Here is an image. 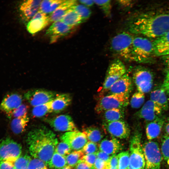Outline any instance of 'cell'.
<instances>
[{
    "label": "cell",
    "instance_id": "obj_1",
    "mask_svg": "<svg viewBox=\"0 0 169 169\" xmlns=\"http://www.w3.org/2000/svg\"><path fill=\"white\" fill-rule=\"evenodd\" d=\"M128 28L132 34L156 38L169 31V11L140 15L129 23Z\"/></svg>",
    "mask_w": 169,
    "mask_h": 169
},
{
    "label": "cell",
    "instance_id": "obj_2",
    "mask_svg": "<svg viewBox=\"0 0 169 169\" xmlns=\"http://www.w3.org/2000/svg\"><path fill=\"white\" fill-rule=\"evenodd\" d=\"M27 142L31 156L42 161L47 165L58 143L55 134L44 125L30 131L28 134Z\"/></svg>",
    "mask_w": 169,
    "mask_h": 169
},
{
    "label": "cell",
    "instance_id": "obj_3",
    "mask_svg": "<svg viewBox=\"0 0 169 169\" xmlns=\"http://www.w3.org/2000/svg\"><path fill=\"white\" fill-rule=\"evenodd\" d=\"M134 36L129 32L118 33L112 38L110 43L111 50L120 57L127 61H133L132 55Z\"/></svg>",
    "mask_w": 169,
    "mask_h": 169
},
{
    "label": "cell",
    "instance_id": "obj_4",
    "mask_svg": "<svg viewBox=\"0 0 169 169\" xmlns=\"http://www.w3.org/2000/svg\"><path fill=\"white\" fill-rule=\"evenodd\" d=\"M153 53L152 43L145 37L134 36L132 48L133 61L144 63L149 62Z\"/></svg>",
    "mask_w": 169,
    "mask_h": 169
},
{
    "label": "cell",
    "instance_id": "obj_5",
    "mask_svg": "<svg viewBox=\"0 0 169 169\" xmlns=\"http://www.w3.org/2000/svg\"><path fill=\"white\" fill-rule=\"evenodd\" d=\"M141 134L136 131L130 141L128 169H145V161L141 143Z\"/></svg>",
    "mask_w": 169,
    "mask_h": 169
},
{
    "label": "cell",
    "instance_id": "obj_6",
    "mask_svg": "<svg viewBox=\"0 0 169 169\" xmlns=\"http://www.w3.org/2000/svg\"><path fill=\"white\" fill-rule=\"evenodd\" d=\"M129 95L122 94H110L101 98L95 107L98 114L113 109H124L129 103Z\"/></svg>",
    "mask_w": 169,
    "mask_h": 169
},
{
    "label": "cell",
    "instance_id": "obj_7",
    "mask_svg": "<svg viewBox=\"0 0 169 169\" xmlns=\"http://www.w3.org/2000/svg\"><path fill=\"white\" fill-rule=\"evenodd\" d=\"M145 161V169H161L162 155L158 143L149 141L142 145Z\"/></svg>",
    "mask_w": 169,
    "mask_h": 169
},
{
    "label": "cell",
    "instance_id": "obj_8",
    "mask_svg": "<svg viewBox=\"0 0 169 169\" xmlns=\"http://www.w3.org/2000/svg\"><path fill=\"white\" fill-rule=\"evenodd\" d=\"M132 78L137 91L145 94L151 90L154 76L152 73L148 69L142 67H137L134 71Z\"/></svg>",
    "mask_w": 169,
    "mask_h": 169
},
{
    "label": "cell",
    "instance_id": "obj_9",
    "mask_svg": "<svg viewBox=\"0 0 169 169\" xmlns=\"http://www.w3.org/2000/svg\"><path fill=\"white\" fill-rule=\"evenodd\" d=\"M20 145L10 138L0 141V161L13 162L21 155Z\"/></svg>",
    "mask_w": 169,
    "mask_h": 169
},
{
    "label": "cell",
    "instance_id": "obj_10",
    "mask_svg": "<svg viewBox=\"0 0 169 169\" xmlns=\"http://www.w3.org/2000/svg\"><path fill=\"white\" fill-rule=\"evenodd\" d=\"M126 73V68L121 61L118 59L114 60L107 69L103 84V90L108 91L113 83Z\"/></svg>",
    "mask_w": 169,
    "mask_h": 169
},
{
    "label": "cell",
    "instance_id": "obj_11",
    "mask_svg": "<svg viewBox=\"0 0 169 169\" xmlns=\"http://www.w3.org/2000/svg\"><path fill=\"white\" fill-rule=\"evenodd\" d=\"M57 94L52 91L36 89L27 91L24 94V97L33 107L52 101Z\"/></svg>",
    "mask_w": 169,
    "mask_h": 169
},
{
    "label": "cell",
    "instance_id": "obj_12",
    "mask_svg": "<svg viewBox=\"0 0 169 169\" xmlns=\"http://www.w3.org/2000/svg\"><path fill=\"white\" fill-rule=\"evenodd\" d=\"M60 138L69 146L72 151H82L88 141L85 135L78 130L66 132Z\"/></svg>",
    "mask_w": 169,
    "mask_h": 169
},
{
    "label": "cell",
    "instance_id": "obj_13",
    "mask_svg": "<svg viewBox=\"0 0 169 169\" xmlns=\"http://www.w3.org/2000/svg\"><path fill=\"white\" fill-rule=\"evenodd\" d=\"M50 126L55 131L68 132L78 131L71 116L67 114L58 115L47 120Z\"/></svg>",
    "mask_w": 169,
    "mask_h": 169
},
{
    "label": "cell",
    "instance_id": "obj_14",
    "mask_svg": "<svg viewBox=\"0 0 169 169\" xmlns=\"http://www.w3.org/2000/svg\"><path fill=\"white\" fill-rule=\"evenodd\" d=\"M103 126L105 130L115 138L126 139L130 135L129 127L123 120L110 122H104Z\"/></svg>",
    "mask_w": 169,
    "mask_h": 169
},
{
    "label": "cell",
    "instance_id": "obj_15",
    "mask_svg": "<svg viewBox=\"0 0 169 169\" xmlns=\"http://www.w3.org/2000/svg\"><path fill=\"white\" fill-rule=\"evenodd\" d=\"M73 28L60 20L53 23L47 30L46 34L50 38V43L52 44L68 35Z\"/></svg>",
    "mask_w": 169,
    "mask_h": 169
},
{
    "label": "cell",
    "instance_id": "obj_16",
    "mask_svg": "<svg viewBox=\"0 0 169 169\" xmlns=\"http://www.w3.org/2000/svg\"><path fill=\"white\" fill-rule=\"evenodd\" d=\"M163 110L150 100L147 101L136 113L139 118L150 122L161 116Z\"/></svg>",
    "mask_w": 169,
    "mask_h": 169
},
{
    "label": "cell",
    "instance_id": "obj_17",
    "mask_svg": "<svg viewBox=\"0 0 169 169\" xmlns=\"http://www.w3.org/2000/svg\"><path fill=\"white\" fill-rule=\"evenodd\" d=\"M22 98L17 93H11L6 95L3 98L0 105L1 110L7 117H12L13 111L22 104Z\"/></svg>",
    "mask_w": 169,
    "mask_h": 169
},
{
    "label": "cell",
    "instance_id": "obj_18",
    "mask_svg": "<svg viewBox=\"0 0 169 169\" xmlns=\"http://www.w3.org/2000/svg\"><path fill=\"white\" fill-rule=\"evenodd\" d=\"M133 87L132 79L126 73L113 83L108 91L109 94H122L129 95L132 90Z\"/></svg>",
    "mask_w": 169,
    "mask_h": 169
},
{
    "label": "cell",
    "instance_id": "obj_19",
    "mask_svg": "<svg viewBox=\"0 0 169 169\" xmlns=\"http://www.w3.org/2000/svg\"><path fill=\"white\" fill-rule=\"evenodd\" d=\"M50 22L49 16L38 10L28 23L27 29L30 33L34 34L42 30Z\"/></svg>",
    "mask_w": 169,
    "mask_h": 169
},
{
    "label": "cell",
    "instance_id": "obj_20",
    "mask_svg": "<svg viewBox=\"0 0 169 169\" xmlns=\"http://www.w3.org/2000/svg\"><path fill=\"white\" fill-rule=\"evenodd\" d=\"M165 122L164 118L161 116L152 121L149 122L146 128L147 139L151 141L160 135Z\"/></svg>",
    "mask_w": 169,
    "mask_h": 169
},
{
    "label": "cell",
    "instance_id": "obj_21",
    "mask_svg": "<svg viewBox=\"0 0 169 169\" xmlns=\"http://www.w3.org/2000/svg\"><path fill=\"white\" fill-rule=\"evenodd\" d=\"M98 144L100 150L111 156L115 154L122 148L120 141L117 138L113 137L105 138Z\"/></svg>",
    "mask_w": 169,
    "mask_h": 169
},
{
    "label": "cell",
    "instance_id": "obj_22",
    "mask_svg": "<svg viewBox=\"0 0 169 169\" xmlns=\"http://www.w3.org/2000/svg\"><path fill=\"white\" fill-rule=\"evenodd\" d=\"M154 54L162 57L169 54V31L152 43Z\"/></svg>",
    "mask_w": 169,
    "mask_h": 169
},
{
    "label": "cell",
    "instance_id": "obj_23",
    "mask_svg": "<svg viewBox=\"0 0 169 169\" xmlns=\"http://www.w3.org/2000/svg\"><path fill=\"white\" fill-rule=\"evenodd\" d=\"M72 97L68 93L58 94L52 100L53 112L59 113L65 109L71 103Z\"/></svg>",
    "mask_w": 169,
    "mask_h": 169
},
{
    "label": "cell",
    "instance_id": "obj_24",
    "mask_svg": "<svg viewBox=\"0 0 169 169\" xmlns=\"http://www.w3.org/2000/svg\"><path fill=\"white\" fill-rule=\"evenodd\" d=\"M77 3L76 0H65L50 13L49 16L50 22L61 20L67 11Z\"/></svg>",
    "mask_w": 169,
    "mask_h": 169
},
{
    "label": "cell",
    "instance_id": "obj_25",
    "mask_svg": "<svg viewBox=\"0 0 169 169\" xmlns=\"http://www.w3.org/2000/svg\"><path fill=\"white\" fill-rule=\"evenodd\" d=\"M41 0L25 1L21 5L20 10L27 20L31 19L38 10Z\"/></svg>",
    "mask_w": 169,
    "mask_h": 169
},
{
    "label": "cell",
    "instance_id": "obj_26",
    "mask_svg": "<svg viewBox=\"0 0 169 169\" xmlns=\"http://www.w3.org/2000/svg\"><path fill=\"white\" fill-rule=\"evenodd\" d=\"M150 100L163 110H166L168 109L169 103L166 93L162 87L156 89L151 92Z\"/></svg>",
    "mask_w": 169,
    "mask_h": 169
},
{
    "label": "cell",
    "instance_id": "obj_27",
    "mask_svg": "<svg viewBox=\"0 0 169 169\" xmlns=\"http://www.w3.org/2000/svg\"><path fill=\"white\" fill-rule=\"evenodd\" d=\"M29 121V118L27 115L18 118H14L11 123V127L13 132L16 134L23 132Z\"/></svg>",
    "mask_w": 169,
    "mask_h": 169
},
{
    "label": "cell",
    "instance_id": "obj_28",
    "mask_svg": "<svg viewBox=\"0 0 169 169\" xmlns=\"http://www.w3.org/2000/svg\"><path fill=\"white\" fill-rule=\"evenodd\" d=\"M105 122H110L123 120L124 117V109H113L107 110L103 113Z\"/></svg>",
    "mask_w": 169,
    "mask_h": 169
},
{
    "label": "cell",
    "instance_id": "obj_29",
    "mask_svg": "<svg viewBox=\"0 0 169 169\" xmlns=\"http://www.w3.org/2000/svg\"><path fill=\"white\" fill-rule=\"evenodd\" d=\"M60 21L74 27L82 23L80 16L72 8L67 11Z\"/></svg>",
    "mask_w": 169,
    "mask_h": 169
},
{
    "label": "cell",
    "instance_id": "obj_30",
    "mask_svg": "<svg viewBox=\"0 0 169 169\" xmlns=\"http://www.w3.org/2000/svg\"><path fill=\"white\" fill-rule=\"evenodd\" d=\"M86 135L88 141L98 144L103 137L100 130L94 126H90L84 129L83 132Z\"/></svg>",
    "mask_w": 169,
    "mask_h": 169
},
{
    "label": "cell",
    "instance_id": "obj_31",
    "mask_svg": "<svg viewBox=\"0 0 169 169\" xmlns=\"http://www.w3.org/2000/svg\"><path fill=\"white\" fill-rule=\"evenodd\" d=\"M65 0H45L42 1L39 10L47 14L52 13L59 5Z\"/></svg>",
    "mask_w": 169,
    "mask_h": 169
},
{
    "label": "cell",
    "instance_id": "obj_32",
    "mask_svg": "<svg viewBox=\"0 0 169 169\" xmlns=\"http://www.w3.org/2000/svg\"><path fill=\"white\" fill-rule=\"evenodd\" d=\"M52 102V101L33 107L32 111V115L34 117L40 118L53 112Z\"/></svg>",
    "mask_w": 169,
    "mask_h": 169
},
{
    "label": "cell",
    "instance_id": "obj_33",
    "mask_svg": "<svg viewBox=\"0 0 169 169\" xmlns=\"http://www.w3.org/2000/svg\"><path fill=\"white\" fill-rule=\"evenodd\" d=\"M48 165L51 169H61L67 165L65 157L55 151Z\"/></svg>",
    "mask_w": 169,
    "mask_h": 169
},
{
    "label": "cell",
    "instance_id": "obj_34",
    "mask_svg": "<svg viewBox=\"0 0 169 169\" xmlns=\"http://www.w3.org/2000/svg\"><path fill=\"white\" fill-rule=\"evenodd\" d=\"M84 155L82 151H72L65 156L67 165L74 168Z\"/></svg>",
    "mask_w": 169,
    "mask_h": 169
},
{
    "label": "cell",
    "instance_id": "obj_35",
    "mask_svg": "<svg viewBox=\"0 0 169 169\" xmlns=\"http://www.w3.org/2000/svg\"><path fill=\"white\" fill-rule=\"evenodd\" d=\"M72 8L80 16L82 23L87 20L91 16V12L90 8L82 4L77 3Z\"/></svg>",
    "mask_w": 169,
    "mask_h": 169
},
{
    "label": "cell",
    "instance_id": "obj_36",
    "mask_svg": "<svg viewBox=\"0 0 169 169\" xmlns=\"http://www.w3.org/2000/svg\"><path fill=\"white\" fill-rule=\"evenodd\" d=\"M145 100V94L137 90L131 97L130 101V105L133 108H139L143 105Z\"/></svg>",
    "mask_w": 169,
    "mask_h": 169
},
{
    "label": "cell",
    "instance_id": "obj_37",
    "mask_svg": "<svg viewBox=\"0 0 169 169\" xmlns=\"http://www.w3.org/2000/svg\"><path fill=\"white\" fill-rule=\"evenodd\" d=\"M31 159L30 156L27 154L21 156L13 162L15 169H28Z\"/></svg>",
    "mask_w": 169,
    "mask_h": 169
},
{
    "label": "cell",
    "instance_id": "obj_38",
    "mask_svg": "<svg viewBox=\"0 0 169 169\" xmlns=\"http://www.w3.org/2000/svg\"><path fill=\"white\" fill-rule=\"evenodd\" d=\"M161 151L163 158L169 168V136H164L162 141Z\"/></svg>",
    "mask_w": 169,
    "mask_h": 169
},
{
    "label": "cell",
    "instance_id": "obj_39",
    "mask_svg": "<svg viewBox=\"0 0 169 169\" xmlns=\"http://www.w3.org/2000/svg\"><path fill=\"white\" fill-rule=\"evenodd\" d=\"M95 4L98 6L104 14L108 17L111 15V0H94Z\"/></svg>",
    "mask_w": 169,
    "mask_h": 169
},
{
    "label": "cell",
    "instance_id": "obj_40",
    "mask_svg": "<svg viewBox=\"0 0 169 169\" xmlns=\"http://www.w3.org/2000/svg\"><path fill=\"white\" fill-rule=\"evenodd\" d=\"M118 169H128L129 163V151H123L118 154Z\"/></svg>",
    "mask_w": 169,
    "mask_h": 169
},
{
    "label": "cell",
    "instance_id": "obj_41",
    "mask_svg": "<svg viewBox=\"0 0 169 169\" xmlns=\"http://www.w3.org/2000/svg\"><path fill=\"white\" fill-rule=\"evenodd\" d=\"M55 151L65 157L71 152L72 150L69 145L66 143L61 141L58 143Z\"/></svg>",
    "mask_w": 169,
    "mask_h": 169
},
{
    "label": "cell",
    "instance_id": "obj_42",
    "mask_svg": "<svg viewBox=\"0 0 169 169\" xmlns=\"http://www.w3.org/2000/svg\"><path fill=\"white\" fill-rule=\"evenodd\" d=\"M28 169H48L47 165L43 161L38 159H31Z\"/></svg>",
    "mask_w": 169,
    "mask_h": 169
},
{
    "label": "cell",
    "instance_id": "obj_43",
    "mask_svg": "<svg viewBox=\"0 0 169 169\" xmlns=\"http://www.w3.org/2000/svg\"><path fill=\"white\" fill-rule=\"evenodd\" d=\"M99 144L88 141L82 151L84 154L96 153L99 151Z\"/></svg>",
    "mask_w": 169,
    "mask_h": 169
},
{
    "label": "cell",
    "instance_id": "obj_44",
    "mask_svg": "<svg viewBox=\"0 0 169 169\" xmlns=\"http://www.w3.org/2000/svg\"><path fill=\"white\" fill-rule=\"evenodd\" d=\"M28 107L25 105L22 104L13 112L12 117L14 118L22 117L27 115Z\"/></svg>",
    "mask_w": 169,
    "mask_h": 169
},
{
    "label": "cell",
    "instance_id": "obj_45",
    "mask_svg": "<svg viewBox=\"0 0 169 169\" xmlns=\"http://www.w3.org/2000/svg\"><path fill=\"white\" fill-rule=\"evenodd\" d=\"M106 169H118V154L111 156L110 159L107 162Z\"/></svg>",
    "mask_w": 169,
    "mask_h": 169
},
{
    "label": "cell",
    "instance_id": "obj_46",
    "mask_svg": "<svg viewBox=\"0 0 169 169\" xmlns=\"http://www.w3.org/2000/svg\"><path fill=\"white\" fill-rule=\"evenodd\" d=\"M97 158L96 153L84 154L81 160L84 161L90 166L94 168V165Z\"/></svg>",
    "mask_w": 169,
    "mask_h": 169
},
{
    "label": "cell",
    "instance_id": "obj_47",
    "mask_svg": "<svg viewBox=\"0 0 169 169\" xmlns=\"http://www.w3.org/2000/svg\"><path fill=\"white\" fill-rule=\"evenodd\" d=\"M161 87L169 95V69H167Z\"/></svg>",
    "mask_w": 169,
    "mask_h": 169
},
{
    "label": "cell",
    "instance_id": "obj_48",
    "mask_svg": "<svg viewBox=\"0 0 169 169\" xmlns=\"http://www.w3.org/2000/svg\"><path fill=\"white\" fill-rule=\"evenodd\" d=\"M107 162L97 158L94 165L95 169H106Z\"/></svg>",
    "mask_w": 169,
    "mask_h": 169
},
{
    "label": "cell",
    "instance_id": "obj_49",
    "mask_svg": "<svg viewBox=\"0 0 169 169\" xmlns=\"http://www.w3.org/2000/svg\"><path fill=\"white\" fill-rule=\"evenodd\" d=\"M96 154L97 158L106 162L109 161L111 156V155L100 150Z\"/></svg>",
    "mask_w": 169,
    "mask_h": 169
},
{
    "label": "cell",
    "instance_id": "obj_50",
    "mask_svg": "<svg viewBox=\"0 0 169 169\" xmlns=\"http://www.w3.org/2000/svg\"><path fill=\"white\" fill-rule=\"evenodd\" d=\"M0 169H15L13 162L0 161Z\"/></svg>",
    "mask_w": 169,
    "mask_h": 169
},
{
    "label": "cell",
    "instance_id": "obj_51",
    "mask_svg": "<svg viewBox=\"0 0 169 169\" xmlns=\"http://www.w3.org/2000/svg\"><path fill=\"white\" fill-rule=\"evenodd\" d=\"M74 169H95L82 160H80L74 168Z\"/></svg>",
    "mask_w": 169,
    "mask_h": 169
},
{
    "label": "cell",
    "instance_id": "obj_52",
    "mask_svg": "<svg viewBox=\"0 0 169 169\" xmlns=\"http://www.w3.org/2000/svg\"><path fill=\"white\" fill-rule=\"evenodd\" d=\"M117 2L120 6L125 8H130L132 4V1L131 0H119Z\"/></svg>",
    "mask_w": 169,
    "mask_h": 169
},
{
    "label": "cell",
    "instance_id": "obj_53",
    "mask_svg": "<svg viewBox=\"0 0 169 169\" xmlns=\"http://www.w3.org/2000/svg\"><path fill=\"white\" fill-rule=\"evenodd\" d=\"M81 4L88 7H90L95 4L94 0H79L78 1Z\"/></svg>",
    "mask_w": 169,
    "mask_h": 169
},
{
    "label": "cell",
    "instance_id": "obj_54",
    "mask_svg": "<svg viewBox=\"0 0 169 169\" xmlns=\"http://www.w3.org/2000/svg\"><path fill=\"white\" fill-rule=\"evenodd\" d=\"M167 69H169V54L161 57Z\"/></svg>",
    "mask_w": 169,
    "mask_h": 169
},
{
    "label": "cell",
    "instance_id": "obj_55",
    "mask_svg": "<svg viewBox=\"0 0 169 169\" xmlns=\"http://www.w3.org/2000/svg\"><path fill=\"white\" fill-rule=\"evenodd\" d=\"M164 130L165 136H169V117L167 119V123L165 125Z\"/></svg>",
    "mask_w": 169,
    "mask_h": 169
},
{
    "label": "cell",
    "instance_id": "obj_56",
    "mask_svg": "<svg viewBox=\"0 0 169 169\" xmlns=\"http://www.w3.org/2000/svg\"><path fill=\"white\" fill-rule=\"evenodd\" d=\"M61 169H74L73 167L66 165Z\"/></svg>",
    "mask_w": 169,
    "mask_h": 169
},
{
    "label": "cell",
    "instance_id": "obj_57",
    "mask_svg": "<svg viewBox=\"0 0 169 169\" xmlns=\"http://www.w3.org/2000/svg\"></svg>",
    "mask_w": 169,
    "mask_h": 169
}]
</instances>
